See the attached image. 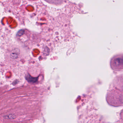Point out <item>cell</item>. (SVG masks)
<instances>
[{
    "label": "cell",
    "instance_id": "obj_2",
    "mask_svg": "<svg viewBox=\"0 0 123 123\" xmlns=\"http://www.w3.org/2000/svg\"><path fill=\"white\" fill-rule=\"evenodd\" d=\"M4 117H5L4 118L6 119H9V120H12V119L16 118V116L14 115H12V114L6 116Z\"/></svg>",
    "mask_w": 123,
    "mask_h": 123
},
{
    "label": "cell",
    "instance_id": "obj_1",
    "mask_svg": "<svg viewBox=\"0 0 123 123\" xmlns=\"http://www.w3.org/2000/svg\"><path fill=\"white\" fill-rule=\"evenodd\" d=\"M19 54V51L17 49H14L12 51L10 57L12 59H15L17 58Z\"/></svg>",
    "mask_w": 123,
    "mask_h": 123
},
{
    "label": "cell",
    "instance_id": "obj_3",
    "mask_svg": "<svg viewBox=\"0 0 123 123\" xmlns=\"http://www.w3.org/2000/svg\"><path fill=\"white\" fill-rule=\"evenodd\" d=\"M115 63L117 65H120L121 64L123 63V61L122 59H120V58H118L116 59L115 62Z\"/></svg>",
    "mask_w": 123,
    "mask_h": 123
}]
</instances>
